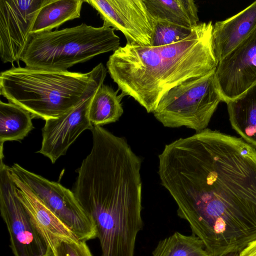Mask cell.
Listing matches in <instances>:
<instances>
[{
  "label": "cell",
  "mask_w": 256,
  "mask_h": 256,
  "mask_svg": "<svg viewBox=\"0 0 256 256\" xmlns=\"http://www.w3.org/2000/svg\"><path fill=\"white\" fill-rule=\"evenodd\" d=\"M161 184L210 256L240 252L256 240V150L209 128L166 145Z\"/></svg>",
  "instance_id": "1"
},
{
  "label": "cell",
  "mask_w": 256,
  "mask_h": 256,
  "mask_svg": "<svg viewBox=\"0 0 256 256\" xmlns=\"http://www.w3.org/2000/svg\"><path fill=\"white\" fill-rule=\"evenodd\" d=\"M213 28L212 21L199 23L188 36L166 46L126 44L110 56L106 68L124 96L152 113L170 90L216 69Z\"/></svg>",
  "instance_id": "2"
},
{
  "label": "cell",
  "mask_w": 256,
  "mask_h": 256,
  "mask_svg": "<svg viewBox=\"0 0 256 256\" xmlns=\"http://www.w3.org/2000/svg\"><path fill=\"white\" fill-rule=\"evenodd\" d=\"M140 176L128 168L104 165L76 179L72 192L93 220L102 256H134L142 228Z\"/></svg>",
  "instance_id": "3"
},
{
  "label": "cell",
  "mask_w": 256,
  "mask_h": 256,
  "mask_svg": "<svg viewBox=\"0 0 256 256\" xmlns=\"http://www.w3.org/2000/svg\"><path fill=\"white\" fill-rule=\"evenodd\" d=\"M107 70L102 63L86 73L18 67L0 72V94L32 118H57L95 93Z\"/></svg>",
  "instance_id": "4"
},
{
  "label": "cell",
  "mask_w": 256,
  "mask_h": 256,
  "mask_svg": "<svg viewBox=\"0 0 256 256\" xmlns=\"http://www.w3.org/2000/svg\"><path fill=\"white\" fill-rule=\"evenodd\" d=\"M114 30L104 24L94 27L82 23L31 34L20 60L30 68L68 70L98 55L116 50L120 38Z\"/></svg>",
  "instance_id": "5"
},
{
  "label": "cell",
  "mask_w": 256,
  "mask_h": 256,
  "mask_svg": "<svg viewBox=\"0 0 256 256\" xmlns=\"http://www.w3.org/2000/svg\"><path fill=\"white\" fill-rule=\"evenodd\" d=\"M222 101L215 69L206 75L188 80L170 90L152 113L165 127L184 126L198 132L206 128Z\"/></svg>",
  "instance_id": "6"
},
{
  "label": "cell",
  "mask_w": 256,
  "mask_h": 256,
  "mask_svg": "<svg viewBox=\"0 0 256 256\" xmlns=\"http://www.w3.org/2000/svg\"><path fill=\"white\" fill-rule=\"evenodd\" d=\"M0 162V212L6 226L14 256H52L48 242L33 223L16 194L9 166Z\"/></svg>",
  "instance_id": "7"
},
{
  "label": "cell",
  "mask_w": 256,
  "mask_h": 256,
  "mask_svg": "<svg viewBox=\"0 0 256 256\" xmlns=\"http://www.w3.org/2000/svg\"><path fill=\"white\" fill-rule=\"evenodd\" d=\"M10 170L30 187L79 240L87 241L97 237L93 220L80 204L72 191L18 164L10 166Z\"/></svg>",
  "instance_id": "8"
},
{
  "label": "cell",
  "mask_w": 256,
  "mask_h": 256,
  "mask_svg": "<svg viewBox=\"0 0 256 256\" xmlns=\"http://www.w3.org/2000/svg\"><path fill=\"white\" fill-rule=\"evenodd\" d=\"M100 14L104 24L120 30L126 44L152 46L156 21L144 0H87Z\"/></svg>",
  "instance_id": "9"
},
{
  "label": "cell",
  "mask_w": 256,
  "mask_h": 256,
  "mask_svg": "<svg viewBox=\"0 0 256 256\" xmlns=\"http://www.w3.org/2000/svg\"><path fill=\"white\" fill-rule=\"evenodd\" d=\"M46 0H0V56L3 63L19 61L36 16Z\"/></svg>",
  "instance_id": "10"
},
{
  "label": "cell",
  "mask_w": 256,
  "mask_h": 256,
  "mask_svg": "<svg viewBox=\"0 0 256 256\" xmlns=\"http://www.w3.org/2000/svg\"><path fill=\"white\" fill-rule=\"evenodd\" d=\"M216 76L226 103L256 83V30L218 62Z\"/></svg>",
  "instance_id": "11"
},
{
  "label": "cell",
  "mask_w": 256,
  "mask_h": 256,
  "mask_svg": "<svg viewBox=\"0 0 256 256\" xmlns=\"http://www.w3.org/2000/svg\"><path fill=\"white\" fill-rule=\"evenodd\" d=\"M94 94L61 116L45 120L42 130V146L37 152L54 164L66 154L70 146L83 132L92 130L94 126L90 120L88 110Z\"/></svg>",
  "instance_id": "12"
},
{
  "label": "cell",
  "mask_w": 256,
  "mask_h": 256,
  "mask_svg": "<svg viewBox=\"0 0 256 256\" xmlns=\"http://www.w3.org/2000/svg\"><path fill=\"white\" fill-rule=\"evenodd\" d=\"M256 30V1L238 14L214 24V50L218 62Z\"/></svg>",
  "instance_id": "13"
},
{
  "label": "cell",
  "mask_w": 256,
  "mask_h": 256,
  "mask_svg": "<svg viewBox=\"0 0 256 256\" xmlns=\"http://www.w3.org/2000/svg\"><path fill=\"white\" fill-rule=\"evenodd\" d=\"M16 186V194L28 213L32 222L46 238L56 236L78 239L73 232L32 192L30 187L10 170Z\"/></svg>",
  "instance_id": "14"
},
{
  "label": "cell",
  "mask_w": 256,
  "mask_h": 256,
  "mask_svg": "<svg viewBox=\"0 0 256 256\" xmlns=\"http://www.w3.org/2000/svg\"><path fill=\"white\" fill-rule=\"evenodd\" d=\"M226 104L232 128L245 142L256 148V83Z\"/></svg>",
  "instance_id": "15"
},
{
  "label": "cell",
  "mask_w": 256,
  "mask_h": 256,
  "mask_svg": "<svg viewBox=\"0 0 256 256\" xmlns=\"http://www.w3.org/2000/svg\"><path fill=\"white\" fill-rule=\"evenodd\" d=\"M152 16L190 30L198 22V8L193 0H144Z\"/></svg>",
  "instance_id": "16"
},
{
  "label": "cell",
  "mask_w": 256,
  "mask_h": 256,
  "mask_svg": "<svg viewBox=\"0 0 256 256\" xmlns=\"http://www.w3.org/2000/svg\"><path fill=\"white\" fill-rule=\"evenodd\" d=\"M82 0H46L34 19L31 34L52 31L65 22L79 18Z\"/></svg>",
  "instance_id": "17"
},
{
  "label": "cell",
  "mask_w": 256,
  "mask_h": 256,
  "mask_svg": "<svg viewBox=\"0 0 256 256\" xmlns=\"http://www.w3.org/2000/svg\"><path fill=\"white\" fill-rule=\"evenodd\" d=\"M110 86L102 84L96 90L91 101L88 117L93 126L114 122L124 112L121 101L124 96Z\"/></svg>",
  "instance_id": "18"
},
{
  "label": "cell",
  "mask_w": 256,
  "mask_h": 256,
  "mask_svg": "<svg viewBox=\"0 0 256 256\" xmlns=\"http://www.w3.org/2000/svg\"><path fill=\"white\" fill-rule=\"evenodd\" d=\"M32 114L11 102H0V147L6 141L24 140L34 128Z\"/></svg>",
  "instance_id": "19"
},
{
  "label": "cell",
  "mask_w": 256,
  "mask_h": 256,
  "mask_svg": "<svg viewBox=\"0 0 256 256\" xmlns=\"http://www.w3.org/2000/svg\"><path fill=\"white\" fill-rule=\"evenodd\" d=\"M152 256H210L202 241L196 236L176 232L160 240Z\"/></svg>",
  "instance_id": "20"
},
{
  "label": "cell",
  "mask_w": 256,
  "mask_h": 256,
  "mask_svg": "<svg viewBox=\"0 0 256 256\" xmlns=\"http://www.w3.org/2000/svg\"><path fill=\"white\" fill-rule=\"evenodd\" d=\"M52 256H92L86 241L56 236L45 238Z\"/></svg>",
  "instance_id": "21"
},
{
  "label": "cell",
  "mask_w": 256,
  "mask_h": 256,
  "mask_svg": "<svg viewBox=\"0 0 256 256\" xmlns=\"http://www.w3.org/2000/svg\"><path fill=\"white\" fill-rule=\"evenodd\" d=\"M192 30L169 22L158 21L153 34L152 46L177 42L188 36Z\"/></svg>",
  "instance_id": "22"
},
{
  "label": "cell",
  "mask_w": 256,
  "mask_h": 256,
  "mask_svg": "<svg viewBox=\"0 0 256 256\" xmlns=\"http://www.w3.org/2000/svg\"><path fill=\"white\" fill-rule=\"evenodd\" d=\"M238 256H256V240L240 252Z\"/></svg>",
  "instance_id": "23"
},
{
  "label": "cell",
  "mask_w": 256,
  "mask_h": 256,
  "mask_svg": "<svg viewBox=\"0 0 256 256\" xmlns=\"http://www.w3.org/2000/svg\"><path fill=\"white\" fill-rule=\"evenodd\" d=\"M239 252H229L219 256H238Z\"/></svg>",
  "instance_id": "24"
}]
</instances>
